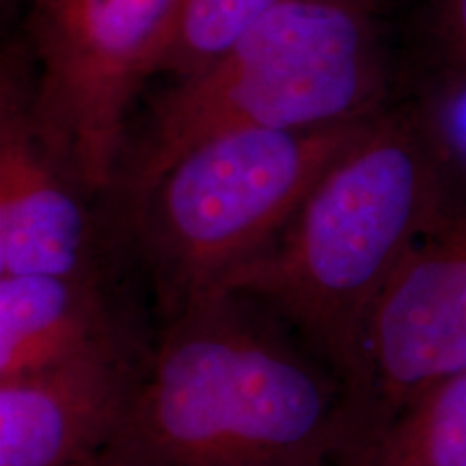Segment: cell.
Returning a JSON list of instances; mask_svg holds the SVG:
<instances>
[{
    "mask_svg": "<svg viewBox=\"0 0 466 466\" xmlns=\"http://www.w3.org/2000/svg\"><path fill=\"white\" fill-rule=\"evenodd\" d=\"M343 382L270 309L208 291L168 316L104 466H339Z\"/></svg>",
    "mask_w": 466,
    "mask_h": 466,
    "instance_id": "1",
    "label": "cell"
},
{
    "mask_svg": "<svg viewBox=\"0 0 466 466\" xmlns=\"http://www.w3.org/2000/svg\"><path fill=\"white\" fill-rule=\"evenodd\" d=\"M458 182L439 108L417 96L393 102L330 165L275 240L214 289L270 309L341 378L367 309Z\"/></svg>",
    "mask_w": 466,
    "mask_h": 466,
    "instance_id": "2",
    "label": "cell"
},
{
    "mask_svg": "<svg viewBox=\"0 0 466 466\" xmlns=\"http://www.w3.org/2000/svg\"><path fill=\"white\" fill-rule=\"evenodd\" d=\"M371 15L337 0H283L218 58L175 78L127 141L115 184L127 217L208 138L354 124L391 106V67Z\"/></svg>",
    "mask_w": 466,
    "mask_h": 466,
    "instance_id": "3",
    "label": "cell"
},
{
    "mask_svg": "<svg viewBox=\"0 0 466 466\" xmlns=\"http://www.w3.org/2000/svg\"><path fill=\"white\" fill-rule=\"evenodd\" d=\"M376 116L307 130L225 132L173 162L127 217L167 318L275 240Z\"/></svg>",
    "mask_w": 466,
    "mask_h": 466,
    "instance_id": "4",
    "label": "cell"
},
{
    "mask_svg": "<svg viewBox=\"0 0 466 466\" xmlns=\"http://www.w3.org/2000/svg\"><path fill=\"white\" fill-rule=\"evenodd\" d=\"M179 0H31L33 113L85 192H113L130 106L160 72Z\"/></svg>",
    "mask_w": 466,
    "mask_h": 466,
    "instance_id": "5",
    "label": "cell"
},
{
    "mask_svg": "<svg viewBox=\"0 0 466 466\" xmlns=\"http://www.w3.org/2000/svg\"><path fill=\"white\" fill-rule=\"evenodd\" d=\"M466 371V186L387 279L343 370L339 466L354 462L425 391Z\"/></svg>",
    "mask_w": 466,
    "mask_h": 466,
    "instance_id": "6",
    "label": "cell"
},
{
    "mask_svg": "<svg viewBox=\"0 0 466 466\" xmlns=\"http://www.w3.org/2000/svg\"><path fill=\"white\" fill-rule=\"evenodd\" d=\"M147 352L121 333L46 370L0 380V466L100 458L124 421Z\"/></svg>",
    "mask_w": 466,
    "mask_h": 466,
    "instance_id": "7",
    "label": "cell"
},
{
    "mask_svg": "<svg viewBox=\"0 0 466 466\" xmlns=\"http://www.w3.org/2000/svg\"><path fill=\"white\" fill-rule=\"evenodd\" d=\"M78 182L46 143L31 89L3 69L0 277L97 279L96 231Z\"/></svg>",
    "mask_w": 466,
    "mask_h": 466,
    "instance_id": "8",
    "label": "cell"
},
{
    "mask_svg": "<svg viewBox=\"0 0 466 466\" xmlns=\"http://www.w3.org/2000/svg\"><path fill=\"white\" fill-rule=\"evenodd\" d=\"M121 333L97 279L0 277V380L63 363Z\"/></svg>",
    "mask_w": 466,
    "mask_h": 466,
    "instance_id": "9",
    "label": "cell"
},
{
    "mask_svg": "<svg viewBox=\"0 0 466 466\" xmlns=\"http://www.w3.org/2000/svg\"><path fill=\"white\" fill-rule=\"evenodd\" d=\"M354 466H466V371L412 401Z\"/></svg>",
    "mask_w": 466,
    "mask_h": 466,
    "instance_id": "10",
    "label": "cell"
},
{
    "mask_svg": "<svg viewBox=\"0 0 466 466\" xmlns=\"http://www.w3.org/2000/svg\"><path fill=\"white\" fill-rule=\"evenodd\" d=\"M283 0H179L177 22L160 72L182 78L231 48Z\"/></svg>",
    "mask_w": 466,
    "mask_h": 466,
    "instance_id": "11",
    "label": "cell"
},
{
    "mask_svg": "<svg viewBox=\"0 0 466 466\" xmlns=\"http://www.w3.org/2000/svg\"><path fill=\"white\" fill-rule=\"evenodd\" d=\"M417 97L445 106L466 96V0H425L412 33Z\"/></svg>",
    "mask_w": 466,
    "mask_h": 466,
    "instance_id": "12",
    "label": "cell"
},
{
    "mask_svg": "<svg viewBox=\"0 0 466 466\" xmlns=\"http://www.w3.org/2000/svg\"><path fill=\"white\" fill-rule=\"evenodd\" d=\"M337 3L352 5V7H359V9L371 11V14H374V7H376V0H337Z\"/></svg>",
    "mask_w": 466,
    "mask_h": 466,
    "instance_id": "13",
    "label": "cell"
},
{
    "mask_svg": "<svg viewBox=\"0 0 466 466\" xmlns=\"http://www.w3.org/2000/svg\"><path fill=\"white\" fill-rule=\"evenodd\" d=\"M76 466H104L100 462H85V464H76Z\"/></svg>",
    "mask_w": 466,
    "mask_h": 466,
    "instance_id": "14",
    "label": "cell"
}]
</instances>
